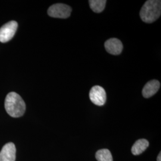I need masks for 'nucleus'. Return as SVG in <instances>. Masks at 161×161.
Masks as SVG:
<instances>
[{"label":"nucleus","instance_id":"1","mask_svg":"<svg viewBox=\"0 0 161 161\" xmlns=\"http://www.w3.org/2000/svg\"><path fill=\"white\" fill-rule=\"evenodd\" d=\"M4 106L7 114L13 118L22 116L26 110V104L22 98L15 92L7 95Z\"/></svg>","mask_w":161,"mask_h":161},{"label":"nucleus","instance_id":"2","mask_svg":"<svg viewBox=\"0 0 161 161\" xmlns=\"http://www.w3.org/2000/svg\"><path fill=\"white\" fill-rule=\"evenodd\" d=\"M161 14V1L148 0L142 7L140 12V16L145 23H152L160 17Z\"/></svg>","mask_w":161,"mask_h":161},{"label":"nucleus","instance_id":"3","mask_svg":"<svg viewBox=\"0 0 161 161\" xmlns=\"http://www.w3.org/2000/svg\"><path fill=\"white\" fill-rule=\"evenodd\" d=\"M72 8L64 4L58 3L49 7L47 13L50 17L59 19H66L70 16Z\"/></svg>","mask_w":161,"mask_h":161},{"label":"nucleus","instance_id":"4","mask_svg":"<svg viewBox=\"0 0 161 161\" xmlns=\"http://www.w3.org/2000/svg\"><path fill=\"white\" fill-rule=\"evenodd\" d=\"M18 24L12 20L4 25L0 28V42H7L11 40L17 31Z\"/></svg>","mask_w":161,"mask_h":161},{"label":"nucleus","instance_id":"5","mask_svg":"<svg viewBox=\"0 0 161 161\" xmlns=\"http://www.w3.org/2000/svg\"><path fill=\"white\" fill-rule=\"evenodd\" d=\"M89 97L92 103L99 106L104 104L106 101V92L103 87L95 86L90 90Z\"/></svg>","mask_w":161,"mask_h":161},{"label":"nucleus","instance_id":"6","mask_svg":"<svg viewBox=\"0 0 161 161\" xmlns=\"http://www.w3.org/2000/svg\"><path fill=\"white\" fill-rule=\"evenodd\" d=\"M16 147L13 143L5 144L0 152V161H15Z\"/></svg>","mask_w":161,"mask_h":161},{"label":"nucleus","instance_id":"7","mask_svg":"<svg viewBox=\"0 0 161 161\" xmlns=\"http://www.w3.org/2000/svg\"><path fill=\"white\" fill-rule=\"evenodd\" d=\"M104 47L106 50L110 54L119 55L123 50V44L119 40L112 38L105 42Z\"/></svg>","mask_w":161,"mask_h":161},{"label":"nucleus","instance_id":"8","mask_svg":"<svg viewBox=\"0 0 161 161\" xmlns=\"http://www.w3.org/2000/svg\"><path fill=\"white\" fill-rule=\"evenodd\" d=\"M160 82L158 80H152L149 81L144 86L142 94L144 98H148L154 96L160 88Z\"/></svg>","mask_w":161,"mask_h":161},{"label":"nucleus","instance_id":"9","mask_svg":"<svg viewBox=\"0 0 161 161\" xmlns=\"http://www.w3.org/2000/svg\"><path fill=\"white\" fill-rule=\"evenodd\" d=\"M149 145V142L146 139H140L133 144L131 152L134 155H138L142 153Z\"/></svg>","mask_w":161,"mask_h":161},{"label":"nucleus","instance_id":"10","mask_svg":"<svg viewBox=\"0 0 161 161\" xmlns=\"http://www.w3.org/2000/svg\"><path fill=\"white\" fill-rule=\"evenodd\" d=\"M90 7L92 11L97 13H100L103 11L106 1V0H90L88 1Z\"/></svg>","mask_w":161,"mask_h":161},{"label":"nucleus","instance_id":"11","mask_svg":"<svg viewBox=\"0 0 161 161\" xmlns=\"http://www.w3.org/2000/svg\"><path fill=\"white\" fill-rule=\"evenodd\" d=\"M96 158L98 161H113L110 152L106 149L98 150L96 153Z\"/></svg>","mask_w":161,"mask_h":161},{"label":"nucleus","instance_id":"12","mask_svg":"<svg viewBox=\"0 0 161 161\" xmlns=\"http://www.w3.org/2000/svg\"><path fill=\"white\" fill-rule=\"evenodd\" d=\"M157 161H161V153L160 152L159 154L157 157Z\"/></svg>","mask_w":161,"mask_h":161}]
</instances>
